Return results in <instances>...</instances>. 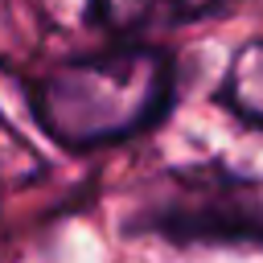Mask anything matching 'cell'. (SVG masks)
Returning <instances> with one entry per match:
<instances>
[{
  "mask_svg": "<svg viewBox=\"0 0 263 263\" xmlns=\"http://www.w3.org/2000/svg\"><path fill=\"white\" fill-rule=\"evenodd\" d=\"M222 95L242 119L263 123V41H251V45H242L234 53Z\"/></svg>",
  "mask_w": 263,
  "mask_h": 263,
  "instance_id": "4",
  "label": "cell"
},
{
  "mask_svg": "<svg viewBox=\"0 0 263 263\" xmlns=\"http://www.w3.org/2000/svg\"><path fill=\"white\" fill-rule=\"evenodd\" d=\"M160 181V197L148 205L144 226L168 238L263 242V181L218 168H185Z\"/></svg>",
  "mask_w": 263,
  "mask_h": 263,
  "instance_id": "2",
  "label": "cell"
},
{
  "mask_svg": "<svg viewBox=\"0 0 263 263\" xmlns=\"http://www.w3.org/2000/svg\"><path fill=\"white\" fill-rule=\"evenodd\" d=\"M205 0H86V12L107 33H136L160 21H189Z\"/></svg>",
  "mask_w": 263,
  "mask_h": 263,
  "instance_id": "3",
  "label": "cell"
},
{
  "mask_svg": "<svg viewBox=\"0 0 263 263\" xmlns=\"http://www.w3.org/2000/svg\"><path fill=\"white\" fill-rule=\"evenodd\" d=\"M173 95L160 49H111L58 66L33 95L37 123L66 148H99L152 127Z\"/></svg>",
  "mask_w": 263,
  "mask_h": 263,
  "instance_id": "1",
  "label": "cell"
}]
</instances>
